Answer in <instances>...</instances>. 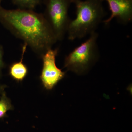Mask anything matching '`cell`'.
Listing matches in <instances>:
<instances>
[{"mask_svg":"<svg viewBox=\"0 0 132 132\" xmlns=\"http://www.w3.org/2000/svg\"><path fill=\"white\" fill-rule=\"evenodd\" d=\"M0 2V23L40 56L57 41L43 14L22 9L7 10Z\"/></svg>","mask_w":132,"mask_h":132,"instance_id":"6da1fadb","label":"cell"},{"mask_svg":"<svg viewBox=\"0 0 132 132\" xmlns=\"http://www.w3.org/2000/svg\"><path fill=\"white\" fill-rule=\"evenodd\" d=\"M103 0H72L75 5L76 17L70 21L67 34L69 40L84 38L95 31L101 22L105 13Z\"/></svg>","mask_w":132,"mask_h":132,"instance_id":"7a4b0ae2","label":"cell"},{"mask_svg":"<svg viewBox=\"0 0 132 132\" xmlns=\"http://www.w3.org/2000/svg\"><path fill=\"white\" fill-rule=\"evenodd\" d=\"M98 34L94 32L87 40L73 50L65 59L64 68L78 75L86 72L98 57Z\"/></svg>","mask_w":132,"mask_h":132,"instance_id":"3957f363","label":"cell"},{"mask_svg":"<svg viewBox=\"0 0 132 132\" xmlns=\"http://www.w3.org/2000/svg\"><path fill=\"white\" fill-rule=\"evenodd\" d=\"M45 6L43 14L57 41L63 39L70 19L68 11L72 0H43Z\"/></svg>","mask_w":132,"mask_h":132,"instance_id":"277c9868","label":"cell"},{"mask_svg":"<svg viewBox=\"0 0 132 132\" xmlns=\"http://www.w3.org/2000/svg\"><path fill=\"white\" fill-rule=\"evenodd\" d=\"M59 49L50 48L42 55L43 68L40 78L43 87L51 90L65 77V72H62L57 67L55 60Z\"/></svg>","mask_w":132,"mask_h":132,"instance_id":"5b68a950","label":"cell"},{"mask_svg":"<svg viewBox=\"0 0 132 132\" xmlns=\"http://www.w3.org/2000/svg\"><path fill=\"white\" fill-rule=\"evenodd\" d=\"M105 1L108 3L111 15L109 18L103 21L104 24L108 25L114 18H116L121 24H127L131 21L132 0Z\"/></svg>","mask_w":132,"mask_h":132,"instance_id":"8992f818","label":"cell"},{"mask_svg":"<svg viewBox=\"0 0 132 132\" xmlns=\"http://www.w3.org/2000/svg\"><path fill=\"white\" fill-rule=\"evenodd\" d=\"M27 46V44L24 43L22 46V54L20 61L12 63L9 67V74L13 79L18 82H21L24 80L28 73L27 67L22 61Z\"/></svg>","mask_w":132,"mask_h":132,"instance_id":"52a82bcc","label":"cell"},{"mask_svg":"<svg viewBox=\"0 0 132 132\" xmlns=\"http://www.w3.org/2000/svg\"><path fill=\"white\" fill-rule=\"evenodd\" d=\"M13 109V107L11 104V101L7 97L6 92L4 91L0 97V119L6 117L7 111Z\"/></svg>","mask_w":132,"mask_h":132,"instance_id":"ba28073f","label":"cell"},{"mask_svg":"<svg viewBox=\"0 0 132 132\" xmlns=\"http://www.w3.org/2000/svg\"><path fill=\"white\" fill-rule=\"evenodd\" d=\"M43 0H12L14 5L19 8L33 10Z\"/></svg>","mask_w":132,"mask_h":132,"instance_id":"9c48e42d","label":"cell"},{"mask_svg":"<svg viewBox=\"0 0 132 132\" xmlns=\"http://www.w3.org/2000/svg\"><path fill=\"white\" fill-rule=\"evenodd\" d=\"M3 47L0 45V78L2 77V70L5 67V64L3 61Z\"/></svg>","mask_w":132,"mask_h":132,"instance_id":"30bf717a","label":"cell"},{"mask_svg":"<svg viewBox=\"0 0 132 132\" xmlns=\"http://www.w3.org/2000/svg\"><path fill=\"white\" fill-rule=\"evenodd\" d=\"M7 87L6 85H0V95L3 92H4L5 88Z\"/></svg>","mask_w":132,"mask_h":132,"instance_id":"8fae6325","label":"cell"},{"mask_svg":"<svg viewBox=\"0 0 132 132\" xmlns=\"http://www.w3.org/2000/svg\"><path fill=\"white\" fill-rule=\"evenodd\" d=\"M2 0H0V2H1Z\"/></svg>","mask_w":132,"mask_h":132,"instance_id":"7c38bea8","label":"cell"}]
</instances>
